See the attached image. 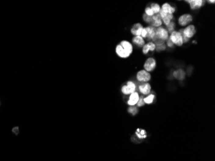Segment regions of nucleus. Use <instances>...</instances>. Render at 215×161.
Returning a JSON list of instances; mask_svg holds the SVG:
<instances>
[{
  "instance_id": "1",
  "label": "nucleus",
  "mask_w": 215,
  "mask_h": 161,
  "mask_svg": "<svg viewBox=\"0 0 215 161\" xmlns=\"http://www.w3.org/2000/svg\"><path fill=\"white\" fill-rule=\"evenodd\" d=\"M133 45L128 41H122L116 46V53L118 57L126 59L133 52Z\"/></svg>"
},
{
  "instance_id": "2",
  "label": "nucleus",
  "mask_w": 215,
  "mask_h": 161,
  "mask_svg": "<svg viewBox=\"0 0 215 161\" xmlns=\"http://www.w3.org/2000/svg\"><path fill=\"white\" fill-rule=\"evenodd\" d=\"M169 38L174 45H176L178 46H182L183 45L184 43H183L182 38L179 31H173L171 34L170 37Z\"/></svg>"
},
{
  "instance_id": "3",
  "label": "nucleus",
  "mask_w": 215,
  "mask_h": 161,
  "mask_svg": "<svg viewBox=\"0 0 215 161\" xmlns=\"http://www.w3.org/2000/svg\"><path fill=\"white\" fill-rule=\"evenodd\" d=\"M151 74L145 70H141L137 74V79L141 82H146L151 80Z\"/></svg>"
},
{
  "instance_id": "4",
  "label": "nucleus",
  "mask_w": 215,
  "mask_h": 161,
  "mask_svg": "<svg viewBox=\"0 0 215 161\" xmlns=\"http://www.w3.org/2000/svg\"><path fill=\"white\" fill-rule=\"evenodd\" d=\"M156 37L158 39L165 41L169 38V33L165 28L159 27L156 28Z\"/></svg>"
},
{
  "instance_id": "5",
  "label": "nucleus",
  "mask_w": 215,
  "mask_h": 161,
  "mask_svg": "<svg viewBox=\"0 0 215 161\" xmlns=\"http://www.w3.org/2000/svg\"><path fill=\"white\" fill-rule=\"evenodd\" d=\"M122 92L125 95H130L133 93L136 90V85L135 83L132 81L127 82L126 85H124L122 87Z\"/></svg>"
},
{
  "instance_id": "6",
  "label": "nucleus",
  "mask_w": 215,
  "mask_h": 161,
  "mask_svg": "<svg viewBox=\"0 0 215 161\" xmlns=\"http://www.w3.org/2000/svg\"><path fill=\"white\" fill-rule=\"evenodd\" d=\"M193 16L189 14H184L179 17L178 23L182 27H185L193 21Z\"/></svg>"
},
{
  "instance_id": "7",
  "label": "nucleus",
  "mask_w": 215,
  "mask_h": 161,
  "mask_svg": "<svg viewBox=\"0 0 215 161\" xmlns=\"http://www.w3.org/2000/svg\"><path fill=\"white\" fill-rule=\"evenodd\" d=\"M157 66L156 60L153 57H149L144 64V68L146 71L148 72H150V71H153Z\"/></svg>"
},
{
  "instance_id": "8",
  "label": "nucleus",
  "mask_w": 215,
  "mask_h": 161,
  "mask_svg": "<svg viewBox=\"0 0 215 161\" xmlns=\"http://www.w3.org/2000/svg\"><path fill=\"white\" fill-rule=\"evenodd\" d=\"M147 32V35H146V39L148 40H152L153 42L154 43L155 41L157 40V38L156 37V28L151 26H148L144 28Z\"/></svg>"
},
{
  "instance_id": "9",
  "label": "nucleus",
  "mask_w": 215,
  "mask_h": 161,
  "mask_svg": "<svg viewBox=\"0 0 215 161\" xmlns=\"http://www.w3.org/2000/svg\"><path fill=\"white\" fill-rule=\"evenodd\" d=\"M190 5V8L191 10H197L199 9L204 5L206 2L203 0H189V1H186Z\"/></svg>"
},
{
  "instance_id": "10",
  "label": "nucleus",
  "mask_w": 215,
  "mask_h": 161,
  "mask_svg": "<svg viewBox=\"0 0 215 161\" xmlns=\"http://www.w3.org/2000/svg\"><path fill=\"white\" fill-rule=\"evenodd\" d=\"M196 31L195 25H189L187 27L183 29V34L186 38L190 39L194 36L195 34H196Z\"/></svg>"
},
{
  "instance_id": "11",
  "label": "nucleus",
  "mask_w": 215,
  "mask_h": 161,
  "mask_svg": "<svg viewBox=\"0 0 215 161\" xmlns=\"http://www.w3.org/2000/svg\"><path fill=\"white\" fill-rule=\"evenodd\" d=\"M159 14L160 16L161 19H162V20L163 21V22L165 24L166 26H168L169 24L171 22L172 20L173 19V14H166V13H164L163 11L161 10V9H160Z\"/></svg>"
},
{
  "instance_id": "12",
  "label": "nucleus",
  "mask_w": 215,
  "mask_h": 161,
  "mask_svg": "<svg viewBox=\"0 0 215 161\" xmlns=\"http://www.w3.org/2000/svg\"><path fill=\"white\" fill-rule=\"evenodd\" d=\"M162 24V20L161 19L159 14H155L153 16H152V20L150 23L151 27H153L155 28H158L159 27H161Z\"/></svg>"
},
{
  "instance_id": "13",
  "label": "nucleus",
  "mask_w": 215,
  "mask_h": 161,
  "mask_svg": "<svg viewBox=\"0 0 215 161\" xmlns=\"http://www.w3.org/2000/svg\"><path fill=\"white\" fill-rule=\"evenodd\" d=\"M143 28L144 27H142L140 23H135L133 25L132 28H131V33L134 35L135 36H140Z\"/></svg>"
},
{
  "instance_id": "14",
  "label": "nucleus",
  "mask_w": 215,
  "mask_h": 161,
  "mask_svg": "<svg viewBox=\"0 0 215 161\" xmlns=\"http://www.w3.org/2000/svg\"><path fill=\"white\" fill-rule=\"evenodd\" d=\"M151 85L148 82H142L139 85V90L140 93L144 95L150 94L151 92Z\"/></svg>"
},
{
  "instance_id": "15",
  "label": "nucleus",
  "mask_w": 215,
  "mask_h": 161,
  "mask_svg": "<svg viewBox=\"0 0 215 161\" xmlns=\"http://www.w3.org/2000/svg\"><path fill=\"white\" fill-rule=\"evenodd\" d=\"M139 99V93L135 92L133 93L130 94L129 99L128 101V104L131 106H134V105L137 104L138 103Z\"/></svg>"
},
{
  "instance_id": "16",
  "label": "nucleus",
  "mask_w": 215,
  "mask_h": 161,
  "mask_svg": "<svg viewBox=\"0 0 215 161\" xmlns=\"http://www.w3.org/2000/svg\"><path fill=\"white\" fill-rule=\"evenodd\" d=\"M160 9L161 10L163 11L164 13L168 14H173L175 12V8L173 7L170 4L168 3H164L162 6V7H160Z\"/></svg>"
},
{
  "instance_id": "17",
  "label": "nucleus",
  "mask_w": 215,
  "mask_h": 161,
  "mask_svg": "<svg viewBox=\"0 0 215 161\" xmlns=\"http://www.w3.org/2000/svg\"><path fill=\"white\" fill-rule=\"evenodd\" d=\"M155 49H156V46H155V43L152 41L150 42H148V43L145 44L144 46L142 47V52L144 54H147L149 51L153 52Z\"/></svg>"
},
{
  "instance_id": "18",
  "label": "nucleus",
  "mask_w": 215,
  "mask_h": 161,
  "mask_svg": "<svg viewBox=\"0 0 215 161\" xmlns=\"http://www.w3.org/2000/svg\"><path fill=\"white\" fill-rule=\"evenodd\" d=\"M132 42L139 48L143 47L145 45V41L141 36H135L132 39Z\"/></svg>"
},
{
  "instance_id": "19",
  "label": "nucleus",
  "mask_w": 215,
  "mask_h": 161,
  "mask_svg": "<svg viewBox=\"0 0 215 161\" xmlns=\"http://www.w3.org/2000/svg\"><path fill=\"white\" fill-rule=\"evenodd\" d=\"M174 76L178 79H184L185 77V72L182 70H178L175 71Z\"/></svg>"
},
{
  "instance_id": "20",
  "label": "nucleus",
  "mask_w": 215,
  "mask_h": 161,
  "mask_svg": "<svg viewBox=\"0 0 215 161\" xmlns=\"http://www.w3.org/2000/svg\"><path fill=\"white\" fill-rule=\"evenodd\" d=\"M150 7L152 10L154 14H159L160 10V7L158 3H152Z\"/></svg>"
},
{
  "instance_id": "21",
  "label": "nucleus",
  "mask_w": 215,
  "mask_h": 161,
  "mask_svg": "<svg viewBox=\"0 0 215 161\" xmlns=\"http://www.w3.org/2000/svg\"><path fill=\"white\" fill-rule=\"evenodd\" d=\"M154 98H155V95L153 94H150V95H149L148 96L146 97V98L143 99V100H144V103L151 104L153 102Z\"/></svg>"
},
{
  "instance_id": "22",
  "label": "nucleus",
  "mask_w": 215,
  "mask_h": 161,
  "mask_svg": "<svg viewBox=\"0 0 215 161\" xmlns=\"http://www.w3.org/2000/svg\"><path fill=\"white\" fill-rule=\"evenodd\" d=\"M175 27H176L175 23L173 22V21H171L168 26H166V28H167L166 30H167V31H168V33L171 34L173 31H174Z\"/></svg>"
},
{
  "instance_id": "23",
  "label": "nucleus",
  "mask_w": 215,
  "mask_h": 161,
  "mask_svg": "<svg viewBox=\"0 0 215 161\" xmlns=\"http://www.w3.org/2000/svg\"><path fill=\"white\" fill-rule=\"evenodd\" d=\"M136 134L137 136H138V137L140 139H144L146 137V132H145V130H140L139 129H138L137 130Z\"/></svg>"
},
{
  "instance_id": "24",
  "label": "nucleus",
  "mask_w": 215,
  "mask_h": 161,
  "mask_svg": "<svg viewBox=\"0 0 215 161\" xmlns=\"http://www.w3.org/2000/svg\"><path fill=\"white\" fill-rule=\"evenodd\" d=\"M155 46H156V49H155V50H156L157 52H161V51L165 50L166 49V45L165 44V42L159 45H157Z\"/></svg>"
},
{
  "instance_id": "25",
  "label": "nucleus",
  "mask_w": 215,
  "mask_h": 161,
  "mask_svg": "<svg viewBox=\"0 0 215 161\" xmlns=\"http://www.w3.org/2000/svg\"><path fill=\"white\" fill-rule=\"evenodd\" d=\"M142 18H143V20L144 21V22H146V23L150 24L151 20H152V17H150V16L146 15V14H144L142 16Z\"/></svg>"
},
{
  "instance_id": "26",
  "label": "nucleus",
  "mask_w": 215,
  "mask_h": 161,
  "mask_svg": "<svg viewBox=\"0 0 215 161\" xmlns=\"http://www.w3.org/2000/svg\"><path fill=\"white\" fill-rule=\"evenodd\" d=\"M145 14L149 16H150V17H152L155 14L154 13H153V11L151 9V8L150 7H147L145 9Z\"/></svg>"
},
{
  "instance_id": "27",
  "label": "nucleus",
  "mask_w": 215,
  "mask_h": 161,
  "mask_svg": "<svg viewBox=\"0 0 215 161\" xmlns=\"http://www.w3.org/2000/svg\"><path fill=\"white\" fill-rule=\"evenodd\" d=\"M128 112L131 114H132V115H135L137 112H138V110H137V108H135V106H131L128 109Z\"/></svg>"
},
{
  "instance_id": "28",
  "label": "nucleus",
  "mask_w": 215,
  "mask_h": 161,
  "mask_svg": "<svg viewBox=\"0 0 215 161\" xmlns=\"http://www.w3.org/2000/svg\"><path fill=\"white\" fill-rule=\"evenodd\" d=\"M137 106H138L139 107H140V106H142L144 105V100H143V99H142V97H139V101H138V103H137Z\"/></svg>"
},
{
  "instance_id": "29",
  "label": "nucleus",
  "mask_w": 215,
  "mask_h": 161,
  "mask_svg": "<svg viewBox=\"0 0 215 161\" xmlns=\"http://www.w3.org/2000/svg\"><path fill=\"white\" fill-rule=\"evenodd\" d=\"M146 35H147V32H146V29L144 28H143L142 29V31L141 32V34H140V36L144 39V38H146Z\"/></svg>"
},
{
  "instance_id": "30",
  "label": "nucleus",
  "mask_w": 215,
  "mask_h": 161,
  "mask_svg": "<svg viewBox=\"0 0 215 161\" xmlns=\"http://www.w3.org/2000/svg\"><path fill=\"white\" fill-rule=\"evenodd\" d=\"M167 41V45H168L169 47H170V48H173V45H174V44H173V43H172V41L169 39V38H168V39H167L166 40Z\"/></svg>"
},
{
  "instance_id": "31",
  "label": "nucleus",
  "mask_w": 215,
  "mask_h": 161,
  "mask_svg": "<svg viewBox=\"0 0 215 161\" xmlns=\"http://www.w3.org/2000/svg\"><path fill=\"white\" fill-rule=\"evenodd\" d=\"M207 2H208L209 3H213V4L215 3V1H214V0H213V1H207Z\"/></svg>"
}]
</instances>
